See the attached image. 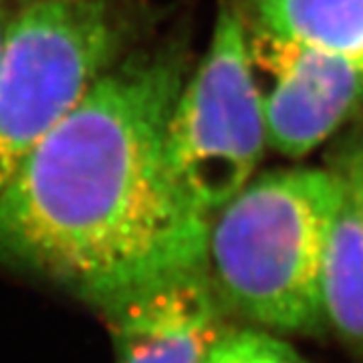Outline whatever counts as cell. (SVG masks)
<instances>
[{
	"label": "cell",
	"mask_w": 363,
	"mask_h": 363,
	"mask_svg": "<svg viewBox=\"0 0 363 363\" xmlns=\"http://www.w3.org/2000/svg\"><path fill=\"white\" fill-rule=\"evenodd\" d=\"M339 169L255 176L208 218L206 271L230 317L277 335L325 331L321 274Z\"/></svg>",
	"instance_id": "7a4b0ae2"
},
{
	"label": "cell",
	"mask_w": 363,
	"mask_h": 363,
	"mask_svg": "<svg viewBox=\"0 0 363 363\" xmlns=\"http://www.w3.org/2000/svg\"><path fill=\"white\" fill-rule=\"evenodd\" d=\"M359 206H362V212H363V174H362V180H359Z\"/></svg>",
	"instance_id": "8fae6325"
},
{
	"label": "cell",
	"mask_w": 363,
	"mask_h": 363,
	"mask_svg": "<svg viewBox=\"0 0 363 363\" xmlns=\"http://www.w3.org/2000/svg\"><path fill=\"white\" fill-rule=\"evenodd\" d=\"M267 147L248 23L240 6L228 2L172 109L169 164L184 190L212 214L257 176Z\"/></svg>",
	"instance_id": "277c9868"
},
{
	"label": "cell",
	"mask_w": 363,
	"mask_h": 363,
	"mask_svg": "<svg viewBox=\"0 0 363 363\" xmlns=\"http://www.w3.org/2000/svg\"><path fill=\"white\" fill-rule=\"evenodd\" d=\"M341 196L325 250L321 307L325 329L363 357V212L359 180L363 156L339 162Z\"/></svg>",
	"instance_id": "52a82bcc"
},
{
	"label": "cell",
	"mask_w": 363,
	"mask_h": 363,
	"mask_svg": "<svg viewBox=\"0 0 363 363\" xmlns=\"http://www.w3.org/2000/svg\"><path fill=\"white\" fill-rule=\"evenodd\" d=\"M178 55L117 61L0 192V255L107 311L204 269L210 214L176 178Z\"/></svg>",
	"instance_id": "6da1fadb"
},
{
	"label": "cell",
	"mask_w": 363,
	"mask_h": 363,
	"mask_svg": "<svg viewBox=\"0 0 363 363\" xmlns=\"http://www.w3.org/2000/svg\"><path fill=\"white\" fill-rule=\"evenodd\" d=\"M208 363H311L281 335L259 327L230 329Z\"/></svg>",
	"instance_id": "9c48e42d"
},
{
	"label": "cell",
	"mask_w": 363,
	"mask_h": 363,
	"mask_svg": "<svg viewBox=\"0 0 363 363\" xmlns=\"http://www.w3.org/2000/svg\"><path fill=\"white\" fill-rule=\"evenodd\" d=\"M14 11H11L9 0H0V57H2V49H4V39L9 33V25L13 21Z\"/></svg>",
	"instance_id": "30bf717a"
},
{
	"label": "cell",
	"mask_w": 363,
	"mask_h": 363,
	"mask_svg": "<svg viewBox=\"0 0 363 363\" xmlns=\"http://www.w3.org/2000/svg\"><path fill=\"white\" fill-rule=\"evenodd\" d=\"M252 25L363 67V0H242Z\"/></svg>",
	"instance_id": "ba28073f"
},
{
	"label": "cell",
	"mask_w": 363,
	"mask_h": 363,
	"mask_svg": "<svg viewBox=\"0 0 363 363\" xmlns=\"http://www.w3.org/2000/svg\"><path fill=\"white\" fill-rule=\"evenodd\" d=\"M121 21L105 0H28L0 57V192L119 61Z\"/></svg>",
	"instance_id": "3957f363"
},
{
	"label": "cell",
	"mask_w": 363,
	"mask_h": 363,
	"mask_svg": "<svg viewBox=\"0 0 363 363\" xmlns=\"http://www.w3.org/2000/svg\"><path fill=\"white\" fill-rule=\"evenodd\" d=\"M248 49L267 143L281 156H309L362 101L363 67L350 59L277 37L250 23Z\"/></svg>",
	"instance_id": "5b68a950"
},
{
	"label": "cell",
	"mask_w": 363,
	"mask_h": 363,
	"mask_svg": "<svg viewBox=\"0 0 363 363\" xmlns=\"http://www.w3.org/2000/svg\"><path fill=\"white\" fill-rule=\"evenodd\" d=\"M105 313L119 363H208L233 329L204 269L150 286Z\"/></svg>",
	"instance_id": "8992f818"
}]
</instances>
